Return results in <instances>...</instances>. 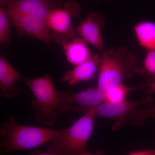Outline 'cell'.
<instances>
[{
	"instance_id": "obj_1",
	"label": "cell",
	"mask_w": 155,
	"mask_h": 155,
	"mask_svg": "<svg viewBox=\"0 0 155 155\" xmlns=\"http://www.w3.org/2000/svg\"><path fill=\"white\" fill-rule=\"evenodd\" d=\"M61 130L18 124L14 116H9L0 127L1 154L31 149L54 140Z\"/></svg>"
},
{
	"instance_id": "obj_2",
	"label": "cell",
	"mask_w": 155,
	"mask_h": 155,
	"mask_svg": "<svg viewBox=\"0 0 155 155\" xmlns=\"http://www.w3.org/2000/svg\"><path fill=\"white\" fill-rule=\"evenodd\" d=\"M137 74L144 75L135 55L126 47L110 48L102 52L97 87L105 92Z\"/></svg>"
},
{
	"instance_id": "obj_3",
	"label": "cell",
	"mask_w": 155,
	"mask_h": 155,
	"mask_svg": "<svg viewBox=\"0 0 155 155\" xmlns=\"http://www.w3.org/2000/svg\"><path fill=\"white\" fill-rule=\"evenodd\" d=\"M94 107L89 109L71 126L61 130L48 148L51 155H93L87 144L93 132L96 118Z\"/></svg>"
},
{
	"instance_id": "obj_4",
	"label": "cell",
	"mask_w": 155,
	"mask_h": 155,
	"mask_svg": "<svg viewBox=\"0 0 155 155\" xmlns=\"http://www.w3.org/2000/svg\"><path fill=\"white\" fill-rule=\"evenodd\" d=\"M33 96L31 105L35 110L34 117L41 125H54L61 115V105L58 91L56 89L49 75L33 78H24Z\"/></svg>"
},
{
	"instance_id": "obj_5",
	"label": "cell",
	"mask_w": 155,
	"mask_h": 155,
	"mask_svg": "<svg viewBox=\"0 0 155 155\" xmlns=\"http://www.w3.org/2000/svg\"><path fill=\"white\" fill-rule=\"evenodd\" d=\"M80 11L77 2L69 1L50 12L45 20L52 40L62 45L78 36L72 25V18L77 16Z\"/></svg>"
},
{
	"instance_id": "obj_6",
	"label": "cell",
	"mask_w": 155,
	"mask_h": 155,
	"mask_svg": "<svg viewBox=\"0 0 155 155\" xmlns=\"http://www.w3.org/2000/svg\"><path fill=\"white\" fill-rule=\"evenodd\" d=\"M153 103V98L151 96H145L139 100L127 99L118 102L105 101L94 107L95 114L97 118L114 120L113 129L116 130L124 125L136 110Z\"/></svg>"
},
{
	"instance_id": "obj_7",
	"label": "cell",
	"mask_w": 155,
	"mask_h": 155,
	"mask_svg": "<svg viewBox=\"0 0 155 155\" xmlns=\"http://www.w3.org/2000/svg\"><path fill=\"white\" fill-rule=\"evenodd\" d=\"M11 22L19 35L34 38L46 44L52 41L51 31L45 19L7 8Z\"/></svg>"
},
{
	"instance_id": "obj_8",
	"label": "cell",
	"mask_w": 155,
	"mask_h": 155,
	"mask_svg": "<svg viewBox=\"0 0 155 155\" xmlns=\"http://www.w3.org/2000/svg\"><path fill=\"white\" fill-rule=\"evenodd\" d=\"M104 25V20L101 15L91 12L75 29L78 36L102 53L105 50L102 33Z\"/></svg>"
},
{
	"instance_id": "obj_9",
	"label": "cell",
	"mask_w": 155,
	"mask_h": 155,
	"mask_svg": "<svg viewBox=\"0 0 155 155\" xmlns=\"http://www.w3.org/2000/svg\"><path fill=\"white\" fill-rule=\"evenodd\" d=\"M61 108L72 106L89 109L106 101L105 93L99 88L90 87L75 93L58 91ZM61 110V109H60Z\"/></svg>"
},
{
	"instance_id": "obj_10",
	"label": "cell",
	"mask_w": 155,
	"mask_h": 155,
	"mask_svg": "<svg viewBox=\"0 0 155 155\" xmlns=\"http://www.w3.org/2000/svg\"><path fill=\"white\" fill-rule=\"evenodd\" d=\"M1 5L45 20L50 12L61 6L62 0H1Z\"/></svg>"
},
{
	"instance_id": "obj_11",
	"label": "cell",
	"mask_w": 155,
	"mask_h": 155,
	"mask_svg": "<svg viewBox=\"0 0 155 155\" xmlns=\"http://www.w3.org/2000/svg\"><path fill=\"white\" fill-rule=\"evenodd\" d=\"M101 61V57L93 54L87 61L67 70L61 78V81L66 83L70 88H73L81 82L92 80L98 70Z\"/></svg>"
},
{
	"instance_id": "obj_12",
	"label": "cell",
	"mask_w": 155,
	"mask_h": 155,
	"mask_svg": "<svg viewBox=\"0 0 155 155\" xmlns=\"http://www.w3.org/2000/svg\"><path fill=\"white\" fill-rule=\"evenodd\" d=\"M61 45L67 61L74 66L87 61L93 55L88 44L78 36Z\"/></svg>"
},
{
	"instance_id": "obj_13",
	"label": "cell",
	"mask_w": 155,
	"mask_h": 155,
	"mask_svg": "<svg viewBox=\"0 0 155 155\" xmlns=\"http://www.w3.org/2000/svg\"><path fill=\"white\" fill-rule=\"evenodd\" d=\"M133 33L139 45L147 51H155V22L144 20L133 27Z\"/></svg>"
},
{
	"instance_id": "obj_14",
	"label": "cell",
	"mask_w": 155,
	"mask_h": 155,
	"mask_svg": "<svg viewBox=\"0 0 155 155\" xmlns=\"http://www.w3.org/2000/svg\"><path fill=\"white\" fill-rule=\"evenodd\" d=\"M24 78L14 69L5 75L0 76V95L9 99L14 98L20 91L17 81L23 80Z\"/></svg>"
},
{
	"instance_id": "obj_15",
	"label": "cell",
	"mask_w": 155,
	"mask_h": 155,
	"mask_svg": "<svg viewBox=\"0 0 155 155\" xmlns=\"http://www.w3.org/2000/svg\"><path fill=\"white\" fill-rule=\"evenodd\" d=\"M146 83L138 86H129L124 84H120L105 92L106 101L110 102H118L127 99L128 95L132 92L145 88Z\"/></svg>"
},
{
	"instance_id": "obj_16",
	"label": "cell",
	"mask_w": 155,
	"mask_h": 155,
	"mask_svg": "<svg viewBox=\"0 0 155 155\" xmlns=\"http://www.w3.org/2000/svg\"><path fill=\"white\" fill-rule=\"evenodd\" d=\"M147 119H150L155 125V103L139 108L130 115L128 120L134 126H141Z\"/></svg>"
},
{
	"instance_id": "obj_17",
	"label": "cell",
	"mask_w": 155,
	"mask_h": 155,
	"mask_svg": "<svg viewBox=\"0 0 155 155\" xmlns=\"http://www.w3.org/2000/svg\"><path fill=\"white\" fill-rule=\"evenodd\" d=\"M11 22L8 11L3 5L0 7V42L7 45L10 42V22Z\"/></svg>"
},
{
	"instance_id": "obj_18",
	"label": "cell",
	"mask_w": 155,
	"mask_h": 155,
	"mask_svg": "<svg viewBox=\"0 0 155 155\" xmlns=\"http://www.w3.org/2000/svg\"><path fill=\"white\" fill-rule=\"evenodd\" d=\"M143 60L142 69L144 75L155 78V51H147Z\"/></svg>"
},
{
	"instance_id": "obj_19",
	"label": "cell",
	"mask_w": 155,
	"mask_h": 155,
	"mask_svg": "<svg viewBox=\"0 0 155 155\" xmlns=\"http://www.w3.org/2000/svg\"><path fill=\"white\" fill-rule=\"evenodd\" d=\"M143 93L145 96H151L155 94V78L147 82Z\"/></svg>"
},
{
	"instance_id": "obj_20",
	"label": "cell",
	"mask_w": 155,
	"mask_h": 155,
	"mask_svg": "<svg viewBox=\"0 0 155 155\" xmlns=\"http://www.w3.org/2000/svg\"><path fill=\"white\" fill-rule=\"evenodd\" d=\"M130 155H155V149L133 150L129 153Z\"/></svg>"
}]
</instances>
